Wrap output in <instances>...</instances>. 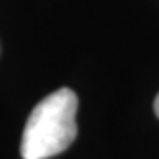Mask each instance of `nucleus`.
<instances>
[{
  "label": "nucleus",
  "instance_id": "nucleus-1",
  "mask_svg": "<svg viewBox=\"0 0 159 159\" xmlns=\"http://www.w3.org/2000/svg\"><path fill=\"white\" fill-rule=\"evenodd\" d=\"M77 93L68 87L54 93L31 110L21 139L23 159H48L62 153L77 139Z\"/></svg>",
  "mask_w": 159,
  "mask_h": 159
},
{
  "label": "nucleus",
  "instance_id": "nucleus-2",
  "mask_svg": "<svg viewBox=\"0 0 159 159\" xmlns=\"http://www.w3.org/2000/svg\"><path fill=\"white\" fill-rule=\"evenodd\" d=\"M153 107H155V114H157V118H159V93H157V97H155V103H153Z\"/></svg>",
  "mask_w": 159,
  "mask_h": 159
}]
</instances>
